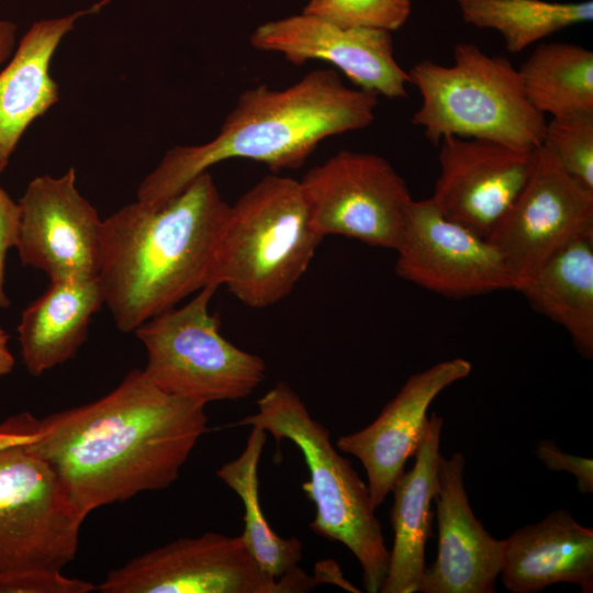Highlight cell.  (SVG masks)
I'll list each match as a JSON object with an SVG mask.
<instances>
[{
	"mask_svg": "<svg viewBox=\"0 0 593 593\" xmlns=\"http://www.w3.org/2000/svg\"><path fill=\"white\" fill-rule=\"evenodd\" d=\"M205 405L171 395L134 368L102 398L36 417L0 422V447L43 460L86 517L142 492L170 486L203 434Z\"/></svg>",
	"mask_w": 593,
	"mask_h": 593,
	"instance_id": "1",
	"label": "cell"
},
{
	"mask_svg": "<svg viewBox=\"0 0 593 593\" xmlns=\"http://www.w3.org/2000/svg\"><path fill=\"white\" fill-rule=\"evenodd\" d=\"M228 208L204 171L161 206L136 200L103 220L97 278L122 333L213 284Z\"/></svg>",
	"mask_w": 593,
	"mask_h": 593,
	"instance_id": "2",
	"label": "cell"
},
{
	"mask_svg": "<svg viewBox=\"0 0 593 593\" xmlns=\"http://www.w3.org/2000/svg\"><path fill=\"white\" fill-rule=\"evenodd\" d=\"M378 97L347 87L333 69L312 70L284 89H247L215 137L166 152L139 183L137 201L161 206L195 177L233 158L264 164L276 174L299 168L323 139L370 125Z\"/></svg>",
	"mask_w": 593,
	"mask_h": 593,
	"instance_id": "3",
	"label": "cell"
},
{
	"mask_svg": "<svg viewBox=\"0 0 593 593\" xmlns=\"http://www.w3.org/2000/svg\"><path fill=\"white\" fill-rule=\"evenodd\" d=\"M323 237L312 226L300 181L267 175L230 205L212 283L253 309L275 305L306 272Z\"/></svg>",
	"mask_w": 593,
	"mask_h": 593,
	"instance_id": "4",
	"label": "cell"
},
{
	"mask_svg": "<svg viewBox=\"0 0 593 593\" xmlns=\"http://www.w3.org/2000/svg\"><path fill=\"white\" fill-rule=\"evenodd\" d=\"M256 404V413L236 425L269 433L278 450L283 439L300 449L310 473L302 489L315 506L311 530L346 546L361 566L366 591L378 593L387 577L390 551L367 484L333 446L329 430L311 416L288 383L278 381Z\"/></svg>",
	"mask_w": 593,
	"mask_h": 593,
	"instance_id": "5",
	"label": "cell"
},
{
	"mask_svg": "<svg viewBox=\"0 0 593 593\" xmlns=\"http://www.w3.org/2000/svg\"><path fill=\"white\" fill-rule=\"evenodd\" d=\"M409 74L422 98L412 123L438 146L444 136L479 138L535 149L547 122L527 100L518 70L504 56L458 43L449 66L425 59Z\"/></svg>",
	"mask_w": 593,
	"mask_h": 593,
	"instance_id": "6",
	"label": "cell"
},
{
	"mask_svg": "<svg viewBox=\"0 0 593 593\" xmlns=\"http://www.w3.org/2000/svg\"><path fill=\"white\" fill-rule=\"evenodd\" d=\"M217 289L209 284L134 331L147 351L146 376L163 391L204 405L244 399L266 377L261 357L222 336L219 315L209 311Z\"/></svg>",
	"mask_w": 593,
	"mask_h": 593,
	"instance_id": "7",
	"label": "cell"
},
{
	"mask_svg": "<svg viewBox=\"0 0 593 593\" xmlns=\"http://www.w3.org/2000/svg\"><path fill=\"white\" fill-rule=\"evenodd\" d=\"M323 580L301 568L279 579L257 564L240 535L209 532L144 552L110 570L101 593H301Z\"/></svg>",
	"mask_w": 593,
	"mask_h": 593,
	"instance_id": "8",
	"label": "cell"
},
{
	"mask_svg": "<svg viewBox=\"0 0 593 593\" xmlns=\"http://www.w3.org/2000/svg\"><path fill=\"white\" fill-rule=\"evenodd\" d=\"M300 181L315 232L396 250L413 198L383 157L339 150Z\"/></svg>",
	"mask_w": 593,
	"mask_h": 593,
	"instance_id": "9",
	"label": "cell"
},
{
	"mask_svg": "<svg viewBox=\"0 0 593 593\" xmlns=\"http://www.w3.org/2000/svg\"><path fill=\"white\" fill-rule=\"evenodd\" d=\"M85 519L43 460L0 447V570L61 571L76 558Z\"/></svg>",
	"mask_w": 593,
	"mask_h": 593,
	"instance_id": "10",
	"label": "cell"
},
{
	"mask_svg": "<svg viewBox=\"0 0 593 593\" xmlns=\"http://www.w3.org/2000/svg\"><path fill=\"white\" fill-rule=\"evenodd\" d=\"M593 233V191L573 179L544 144L522 191L486 239L518 287L575 238Z\"/></svg>",
	"mask_w": 593,
	"mask_h": 593,
	"instance_id": "11",
	"label": "cell"
},
{
	"mask_svg": "<svg viewBox=\"0 0 593 593\" xmlns=\"http://www.w3.org/2000/svg\"><path fill=\"white\" fill-rule=\"evenodd\" d=\"M395 251L394 269L401 279L446 298L517 287L499 250L486 238L446 219L430 198L413 200Z\"/></svg>",
	"mask_w": 593,
	"mask_h": 593,
	"instance_id": "12",
	"label": "cell"
},
{
	"mask_svg": "<svg viewBox=\"0 0 593 593\" xmlns=\"http://www.w3.org/2000/svg\"><path fill=\"white\" fill-rule=\"evenodd\" d=\"M18 203L15 248L22 265L49 281L98 276L103 220L79 192L74 167L59 177L33 178Z\"/></svg>",
	"mask_w": 593,
	"mask_h": 593,
	"instance_id": "13",
	"label": "cell"
},
{
	"mask_svg": "<svg viewBox=\"0 0 593 593\" xmlns=\"http://www.w3.org/2000/svg\"><path fill=\"white\" fill-rule=\"evenodd\" d=\"M249 42L255 49L280 53L294 65L309 60L332 64L358 89L377 96H407L409 74L395 59L389 31L342 26L301 12L260 24Z\"/></svg>",
	"mask_w": 593,
	"mask_h": 593,
	"instance_id": "14",
	"label": "cell"
},
{
	"mask_svg": "<svg viewBox=\"0 0 593 593\" xmlns=\"http://www.w3.org/2000/svg\"><path fill=\"white\" fill-rule=\"evenodd\" d=\"M432 201L448 220L486 238L525 186L535 149L444 136Z\"/></svg>",
	"mask_w": 593,
	"mask_h": 593,
	"instance_id": "15",
	"label": "cell"
},
{
	"mask_svg": "<svg viewBox=\"0 0 593 593\" xmlns=\"http://www.w3.org/2000/svg\"><path fill=\"white\" fill-rule=\"evenodd\" d=\"M471 370L470 361L454 358L411 376L371 424L336 440L339 450L362 463L376 510L404 472L407 459L415 455L426 430L430 403Z\"/></svg>",
	"mask_w": 593,
	"mask_h": 593,
	"instance_id": "16",
	"label": "cell"
},
{
	"mask_svg": "<svg viewBox=\"0 0 593 593\" xmlns=\"http://www.w3.org/2000/svg\"><path fill=\"white\" fill-rule=\"evenodd\" d=\"M465 457L440 456L434 497L437 556L426 567L421 593H494L503 563L504 539L493 538L474 516L463 483Z\"/></svg>",
	"mask_w": 593,
	"mask_h": 593,
	"instance_id": "17",
	"label": "cell"
},
{
	"mask_svg": "<svg viewBox=\"0 0 593 593\" xmlns=\"http://www.w3.org/2000/svg\"><path fill=\"white\" fill-rule=\"evenodd\" d=\"M101 0L68 15L34 22L0 70V174L8 167L27 127L59 101V86L51 75L53 56L78 20L99 12Z\"/></svg>",
	"mask_w": 593,
	"mask_h": 593,
	"instance_id": "18",
	"label": "cell"
},
{
	"mask_svg": "<svg viewBox=\"0 0 593 593\" xmlns=\"http://www.w3.org/2000/svg\"><path fill=\"white\" fill-rule=\"evenodd\" d=\"M502 583L513 593H536L570 583L593 592V529L580 525L564 508L504 539Z\"/></svg>",
	"mask_w": 593,
	"mask_h": 593,
	"instance_id": "19",
	"label": "cell"
},
{
	"mask_svg": "<svg viewBox=\"0 0 593 593\" xmlns=\"http://www.w3.org/2000/svg\"><path fill=\"white\" fill-rule=\"evenodd\" d=\"M443 417L432 413L415 463L403 472L393 489L391 525L394 533L387 577L380 593H415L424 574L425 546L432 537L438 489V463Z\"/></svg>",
	"mask_w": 593,
	"mask_h": 593,
	"instance_id": "20",
	"label": "cell"
},
{
	"mask_svg": "<svg viewBox=\"0 0 593 593\" xmlns=\"http://www.w3.org/2000/svg\"><path fill=\"white\" fill-rule=\"evenodd\" d=\"M103 305L97 277L49 281L23 310L16 327L27 372L41 377L71 359L87 338L91 317Z\"/></svg>",
	"mask_w": 593,
	"mask_h": 593,
	"instance_id": "21",
	"label": "cell"
},
{
	"mask_svg": "<svg viewBox=\"0 0 593 593\" xmlns=\"http://www.w3.org/2000/svg\"><path fill=\"white\" fill-rule=\"evenodd\" d=\"M517 291L568 332L579 354L593 358V233L566 245Z\"/></svg>",
	"mask_w": 593,
	"mask_h": 593,
	"instance_id": "22",
	"label": "cell"
},
{
	"mask_svg": "<svg viewBox=\"0 0 593 593\" xmlns=\"http://www.w3.org/2000/svg\"><path fill=\"white\" fill-rule=\"evenodd\" d=\"M517 70L527 100L541 114L593 112V52L589 48L541 43Z\"/></svg>",
	"mask_w": 593,
	"mask_h": 593,
	"instance_id": "23",
	"label": "cell"
},
{
	"mask_svg": "<svg viewBox=\"0 0 593 593\" xmlns=\"http://www.w3.org/2000/svg\"><path fill=\"white\" fill-rule=\"evenodd\" d=\"M267 433L251 426L240 455L221 466L216 475L231 488L244 505V530L240 535L246 548L269 577L279 579L299 567L303 544L296 537L279 536L267 522L260 500L258 465Z\"/></svg>",
	"mask_w": 593,
	"mask_h": 593,
	"instance_id": "24",
	"label": "cell"
},
{
	"mask_svg": "<svg viewBox=\"0 0 593 593\" xmlns=\"http://www.w3.org/2000/svg\"><path fill=\"white\" fill-rule=\"evenodd\" d=\"M466 23L493 29L504 38L510 53L566 27L591 22L593 2H549L545 0H456Z\"/></svg>",
	"mask_w": 593,
	"mask_h": 593,
	"instance_id": "25",
	"label": "cell"
},
{
	"mask_svg": "<svg viewBox=\"0 0 593 593\" xmlns=\"http://www.w3.org/2000/svg\"><path fill=\"white\" fill-rule=\"evenodd\" d=\"M542 144L573 179L593 191V112L552 118Z\"/></svg>",
	"mask_w": 593,
	"mask_h": 593,
	"instance_id": "26",
	"label": "cell"
},
{
	"mask_svg": "<svg viewBox=\"0 0 593 593\" xmlns=\"http://www.w3.org/2000/svg\"><path fill=\"white\" fill-rule=\"evenodd\" d=\"M411 10L410 0H310L302 12L342 26L393 32L405 24Z\"/></svg>",
	"mask_w": 593,
	"mask_h": 593,
	"instance_id": "27",
	"label": "cell"
},
{
	"mask_svg": "<svg viewBox=\"0 0 593 593\" xmlns=\"http://www.w3.org/2000/svg\"><path fill=\"white\" fill-rule=\"evenodd\" d=\"M93 583L68 578L61 571L20 568L0 570V593H90Z\"/></svg>",
	"mask_w": 593,
	"mask_h": 593,
	"instance_id": "28",
	"label": "cell"
},
{
	"mask_svg": "<svg viewBox=\"0 0 593 593\" xmlns=\"http://www.w3.org/2000/svg\"><path fill=\"white\" fill-rule=\"evenodd\" d=\"M535 452L548 470L567 471L573 474L580 493L593 492L592 459L567 454L552 440H541Z\"/></svg>",
	"mask_w": 593,
	"mask_h": 593,
	"instance_id": "29",
	"label": "cell"
},
{
	"mask_svg": "<svg viewBox=\"0 0 593 593\" xmlns=\"http://www.w3.org/2000/svg\"><path fill=\"white\" fill-rule=\"evenodd\" d=\"M19 228V203L0 187V309H7L10 305V299L5 292V261L8 251L16 245Z\"/></svg>",
	"mask_w": 593,
	"mask_h": 593,
	"instance_id": "30",
	"label": "cell"
},
{
	"mask_svg": "<svg viewBox=\"0 0 593 593\" xmlns=\"http://www.w3.org/2000/svg\"><path fill=\"white\" fill-rule=\"evenodd\" d=\"M18 26L10 20H0V66L5 64L16 47Z\"/></svg>",
	"mask_w": 593,
	"mask_h": 593,
	"instance_id": "31",
	"label": "cell"
},
{
	"mask_svg": "<svg viewBox=\"0 0 593 593\" xmlns=\"http://www.w3.org/2000/svg\"><path fill=\"white\" fill-rule=\"evenodd\" d=\"M8 333L0 328V377L9 374L14 368V357L11 354L9 346Z\"/></svg>",
	"mask_w": 593,
	"mask_h": 593,
	"instance_id": "32",
	"label": "cell"
}]
</instances>
